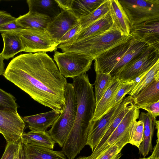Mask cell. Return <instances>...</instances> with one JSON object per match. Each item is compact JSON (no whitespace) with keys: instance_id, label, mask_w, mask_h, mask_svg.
Returning a JSON list of instances; mask_svg holds the SVG:
<instances>
[{"instance_id":"7402d4cb","label":"cell","mask_w":159,"mask_h":159,"mask_svg":"<svg viewBox=\"0 0 159 159\" xmlns=\"http://www.w3.org/2000/svg\"><path fill=\"white\" fill-rule=\"evenodd\" d=\"M123 82L118 77H113L108 87L96 106L92 121L99 119L105 114L110 102Z\"/></svg>"},{"instance_id":"7c38bea8","label":"cell","mask_w":159,"mask_h":159,"mask_svg":"<svg viewBox=\"0 0 159 159\" xmlns=\"http://www.w3.org/2000/svg\"><path fill=\"white\" fill-rule=\"evenodd\" d=\"M79 24V19L71 10H62L51 19L46 31L51 37L59 43L61 37Z\"/></svg>"},{"instance_id":"9c48e42d","label":"cell","mask_w":159,"mask_h":159,"mask_svg":"<svg viewBox=\"0 0 159 159\" xmlns=\"http://www.w3.org/2000/svg\"><path fill=\"white\" fill-rule=\"evenodd\" d=\"M159 60V50L149 47L133 58L116 75L123 81L134 80L149 70Z\"/></svg>"},{"instance_id":"60d3db41","label":"cell","mask_w":159,"mask_h":159,"mask_svg":"<svg viewBox=\"0 0 159 159\" xmlns=\"http://www.w3.org/2000/svg\"><path fill=\"white\" fill-rule=\"evenodd\" d=\"M156 142L152 154L148 157L149 159H159V137L157 138Z\"/></svg>"},{"instance_id":"ab89813d","label":"cell","mask_w":159,"mask_h":159,"mask_svg":"<svg viewBox=\"0 0 159 159\" xmlns=\"http://www.w3.org/2000/svg\"><path fill=\"white\" fill-rule=\"evenodd\" d=\"M58 6L63 10H71L74 0H55Z\"/></svg>"},{"instance_id":"f1b7e54d","label":"cell","mask_w":159,"mask_h":159,"mask_svg":"<svg viewBox=\"0 0 159 159\" xmlns=\"http://www.w3.org/2000/svg\"><path fill=\"white\" fill-rule=\"evenodd\" d=\"M159 76V60L147 72L142 79L134 86L129 93L133 97L149 84L157 76Z\"/></svg>"},{"instance_id":"74e56055","label":"cell","mask_w":159,"mask_h":159,"mask_svg":"<svg viewBox=\"0 0 159 159\" xmlns=\"http://www.w3.org/2000/svg\"><path fill=\"white\" fill-rule=\"evenodd\" d=\"M22 29H24L17 23L16 20L0 26V32L11 31H20Z\"/></svg>"},{"instance_id":"7a4b0ae2","label":"cell","mask_w":159,"mask_h":159,"mask_svg":"<svg viewBox=\"0 0 159 159\" xmlns=\"http://www.w3.org/2000/svg\"><path fill=\"white\" fill-rule=\"evenodd\" d=\"M73 79L72 84L77 98V108L73 125L62 151L68 156L75 157L86 145L96 102L93 85L89 81L88 75L85 73Z\"/></svg>"},{"instance_id":"7bdbcfd3","label":"cell","mask_w":159,"mask_h":159,"mask_svg":"<svg viewBox=\"0 0 159 159\" xmlns=\"http://www.w3.org/2000/svg\"><path fill=\"white\" fill-rule=\"evenodd\" d=\"M4 59L2 57L1 53H0V75H3L5 70L4 69Z\"/></svg>"},{"instance_id":"e0dca14e","label":"cell","mask_w":159,"mask_h":159,"mask_svg":"<svg viewBox=\"0 0 159 159\" xmlns=\"http://www.w3.org/2000/svg\"><path fill=\"white\" fill-rule=\"evenodd\" d=\"M51 18L49 16L36 12L29 11L16 18L17 23L23 28L46 31Z\"/></svg>"},{"instance_id":"ba28073f","label":"cell","mask_w":159,"mask_h":159,"mask_svg":"<svg viewBox=\"0 0 159 159\" xmlns=\"http://www.w3.org/2000/svg\"><path fill=\"white\" fill-rule=\"evenodd\" d=\"M133 102V98L128 96L109 110L99 119L91 121L89 126L86 145L92 152L106 133L110 124L119 112Z\"/></svg>"},{"instance_id":"7dc6e473","label":"cell","mask_w":159,"mask_h":159,"mask_svg":"<svg viewBox=\"0 0 159 159\" xmlns=\"http://www.w3.org/2000/svg\"></svg>"},{"instance_id":"bcb514c9","label":"cell","mask_w":159,"mask_h":159,"mask_svg":"<svg viewBox=\"0 0 159 159\" xmlns=\"http://www.w3.org/2000/svg\"><path fill=\"white\" fill-rule=\"evenodd\" d=\"M139 159H149L148 157L147 158L144 157V158H139Z\"/></svg>"},{"instance_id":"d4e9b609","label":"cell","mask_w":159,"mask_h":159,"mask_svg":"<svg viewBox=\"0 0 159 159\" xmlns=\"http://www.w3.org/2000/svg\"><path fill=\"white\" fill-rule=\"evenodd\" d=\"M21 140L24 144H29L53 149L55 142L47 131H30L22 134Z\"/></svg>"},{"instance_id":"d6986e66","label":"cell","mask_w":159,"mask_h":159,"mask_svg":"<svg viewBox=\"0 0 159 159\" xmlns=\"http://www.w3.org/2000/svg\"><path fill=\"white\" fill-rule=\"evenodd\" d=\"M108 13L115 27L124 34H130L129 20L118 0H109Z\"/></svg>"},{"instance_id":"8d00e7d4","label":"cell","mask_w":159,"mask_h":159,"mask_svg":"<svg viewBox=\"0 0 159 159\" xmlns=\"http://www.w3.org/2000/svg\"><path fill=\"white\" fill-rule=\"evenodd\" d=\"M81 30L79 24L70 29L60 39L59 41V44L66 43L75 35L78 34Z\"/></svg>"},{"instance_id":"83f0119b","label":"cell","mask_w":159,"mask_h":159,"mask_svg":"<svg viewBox=\"0 0 159 159\" xmlns=\"http://www.w3.org/2000/svg\"><path fill=\"white\" fill-rule=\"evenodd\" d=\"M109 0H105L99 7L87 16L79 19L81 30L88 27L107 14L109 11Z\"/></svg>"},{"instance_id":"484cf974","label":"cell","mask_w":159,"mask_h":159,"mask_svg":"<svg viewBox=\"0 0 159 159\" xmlns=\"http://www.w3.org/2000/svg\"><path fill=\"white\" fill-rule=\"evenodd\" d=\"M105 1V0H74L71 11L79 19L92 12Z\"/></svg>"},{"instance_id":"cb8c5ba5","label":"cell","mask_w":159,"mask_h":159,"mask_svg":"<svg viewBox=\"0 0 159 159\" xmlns=\"http://www.w3.org/2000/svg\"><path fill=\"white\" fill-rule=\"evenodd\" d=\"M29 11L36 12L47 15L51 19L58 15L62 10L55 0H28Z\"/></svg>"},{"instance_id":"8fae6325","label":"cell","mask_w":159,"mask_h":159,"mask_svg":"<svg viewBox=\"0 0 159 159\" xmlns=\"http://www.w3.org/2000/svg\"><path fill=\"white\" fill-rule=\"evenodd\" d=\"M25 127V123L17 111L0 110V133L7 143L20 141Z\"/></svg>"},{"instance_id":"4316f807","label":"cell","mask_w":159,"mask_h":159,"mask_svg":"<svg viewBox=\"0 0 159 159\" xmlns=\"http://www.w3.org/2000/svg\"><path fill=\"white\" fill-rule=\"evenodd\" d=\"M129 130L94 159H120L123 148L129 143Z\"/></svg>"},{"instance_id":"2e32d148","label":"cell","mask_w":159,"mask_h":159,"mask_svg":"<svg viewBox=\"0 0 159 159\" xmlns=\"http://www.w3.org/2000/svg\"><path fill=\"white\" fill-rule=\"evenodd\" d=\"M60 114L52 110L46 112L24 116L22 118L31 131H45L52 127Z\"/></svg>"},{"instance_id":"ee69618b","label":"cell","mask_w":159,"mask_h":159,"mask_svg":"<svg viewBox=\"0 0 159 159\" xmlns=\"http://www.w3.org/2000/svg\"><path fill=\"white\" fill-rule=\"evenodd\" d=\"M159 121L156 120L155 121V128L157 130V138L159 137Z\"/></svg>"},{"instance_id":"ffe728a7","label":"cell","mask_w":159,"mask_h":159,"mask_svg":"<svg viewBox=\"0 0 159 159\" xmlns=\"http://www.w3.org/2000/svg\"><path fill=\"white\" fill-rule=\"evenodd\" d=\"M139 120L142 121L143 123V139L139 148V153L144 157L152 152L153 147L152 138L155 128L154 119L148 113L142 112L139 114Z\"/></svg>"},{"instance_id":"4dcf8cb0","label":"cell","mask_w":159,"mask_h":159,"mask_svg":"<svg viewBox=\"0 0 159 159\" xmlns=\"http://www.w3.org/2000/svg\"><path fill=\"white\" fill-rule=\"evenodd\" d=\"M133 103L123 108L112 121L108 128L92 153L97 151L105 142L109 137L120 122L124 116L132 108Z\"/></svg>"},{"instance_id":"277c9868","label":"cell","mask_w":159,"mask_h":159,"mask_svg":"<svg viewBox=\"0 0 159 159\" xmlns=\"http://www.w3.org/2000/svg\"><path fill=\"white\" fill-rule=\"evenodd\" d=\"M134 37L125 35L114 25L98 35L70 43L59 44L62 52H72L84 54L94 59L110 49L125 43Z\"/></svg>"},{"instance_id":"4fadbf2b","label":"cell","mask_w":159,"mask_h":159,"mask_svg":"<svg viewBox=\"0 0 159 159\" xmlns=\"http://www.w3.org/2000/svg\"><path fill=\"white\" fill-rule=\"evenodd\" d=\"M139 109L134 104L105 142L97 151L92 153L89 156V159H94L121 138L129 130L131 125L139 118Z\"/></svg>"},{"instance_id":"f6af8a7d","label":"cell","mask_w":159,"mask_h":159,"mask_svg":"<svg viewBox=\"0 0 159 159\" xmlns=\"http://www.w3.org/2000/svg\"><path fill=\"white\" fill-rule=\"evenodd\" d=\"M76 159H89V156L80 157Z\"/></svg>"},{"instance_id":"8992f818","label":"cell","mask_w":159,"mask_h":159,"mask_svg":"<svg viewBox=\"0 0 159 159\" xmlns=\"http://www.w3.org/2000/svg\"><path fill=\"white\" fill-rule=\"evenodd\" d=\"M53 57L61 74L65 78L72 79L86 73L93 60L83 54L57 51H55Z\"/></svg>"},{"instance_id":"603a6c76","label":"cell","mask_w":159,"mask_h":159,"mask_svg":"<svg viewBox=\"0 0 159 159\" xmlns=\"http://www.w3.org/2000/svg\"><path fill=\"white\" fill-rule=\"evenodd\" d=\"M133 103L138 106L159 101V76L133 97Z\"/></svg>"},{"instance_id":"30bf717a","label":"cell","mask_w":159,"mask_h":159,"mask_svg":"<svg viewBox=\"0 0 159 159\" xmlns=\"http://www.w3.org/2000/svg\"><path fill=\"white\" fill-rule=\"evenodd\" d=\"M20 34L25 52H52L56 51L59 45L47 31L24 29L20 31Z\"/></svg>"},{"instance_id":"d6a6232c","label":"cell","mask_w":159,"mask_h":159,"mask_svg":"<svg viewBox=\"0 0 159 159\" xmlns=\"http://www.w3.org/2000/svg\"><path fill=\"white\" fill-rule=\"evenodd\" d=\"M136 83L134 80L124 82L110 102L105 114L116 105L122 101L125 95L128 94L130 92Z\"/></svg>"},{"instance_id":"1f68e13d","label":"cell","mask_w":159,"mask_h":159,"mask_svg":"<svg viewBox=\"0 0 159 159\" xmlns=\"http://www.w3.org/2000/svg\"><path fill=\"white\" fill-rule=\"evenodd\" d=\"M144 125L140 120L134 122L129 130V143L139 148L143 139Z\"/></svg>"},{"instance_id":"52a82bcc","label":"cell","mask_w":159,"mask_h":159,"mask_svg":"<svg viewBox=\"0 0 159 159\" xmlns=\"http://www.w3.org/2000/svg\"><path fill=\"white\" fill-rule=\"evenodd\" d=\"M130 27L141 23L159 19V0H120Z\"/></svg>"},{"instance_id":"f546056e","label":"cell","mask_w":159,"mask_h":159,"mask_svg":"<svg viewBox=\"0 0 159 159\" xmlns=\"http://www.w3.org/2000/svg\"><path fill=\"white\" fill-rule=\"evenodd\" d=\"M95 86V98L96 106L108 87L112 77L109 74L96 72Z\"/></svg>"},{"instance_id":"5b68a950","label":"cell","mask_w":159,"mask_h":159,"mask_svg":"<svg viewBox=\"0 0 159 159\" xmlns=\"http://www.w3.org/2000/svg\"><path fill=\"white\" fill-rule=\"evenodd\" d=\"M65 104L62 112L47 132L55 143L63 147L75 120L77 102L72 83H67L65 91Z\"/></svg>"},{"instance_id":"ac0fdd59","label":"cell","mask_w":159,"mask_h":159,"mask_svg":"<svg viewBox=\"0 0 159 159\" xmlns=\"http://www.w3.org/2000/svg\"><path fill=\"white\" fill-rule=\"evenodd\" d=\"M20 31L2 33L3 48L1 53L4 59L8 60L19 52L24 51V48L20 38Z\"/></svg>"},{"instance_id":"44dd1931","label":"cell","mask_w":159,"mask_h":159,"mask_svg":"<svg viewBox=\"0 0 159 159\" xmlns=\"http://www.w3.org/2000/svg\"><path fill=\"white\" fill-rule=\"evenodd\" d=\"M23 144L25 159H68L62 151L26 144Z\"/></svg>"},{"instance_id":"f35d334b","label":"cell","mask_w":159,"mask_h":159,"mask_svg":"<svg viewBox=\"0 0 159 159\" xmlns=\"http://www.w3.org/2000/svg\"><path fill=\"white\" fill-rule=\"evenodd\" d=\"M16 19L6 12L0 11V26L16 20Z\"/></svg>"},{"instance_id":"e575fe53","label":"cell","mask_w":159,"mask_h":159,"mask_svg":"<svg viewBox=\"0 0 159 159\" xmlns=\"http://www.w3.org/2000/svg\"><path fill=\"white\" fill-rule=\"evenodd\" d=\"M20 141L7 143L1 159H13L18 152Z\"/></svg>"},{"instance_id":"b9f144b4","label":"cell","mask_w":159,"mask_h":159,"mask_svg":"<svg viewBox=\"0 0 159 159\" xmlns=\"http://www.w3.org/2000/svg\"><path fill=\"white\" fill-rule=\"evenodd\" d=\"M13 159H25L23 144L21 140L18 152Z\"/></svg>"},{"instance_id":"836d02e7","label":"cell","mask_w":159,"mask_h":159,"mask_svg":"<svg viewBox=\"0 0 159 159\" xmlns=\"http://www.w3.org/2000/svg\"><path fill=\"white\" fill-rule=\"evenodd\" d=\"M15 97L0 88V110L17 111L18 107Z\"/></svg>"},{"instance_id":"9a60e30c","label":"cell","mask_w":159,"mask_h":159,"mask_svg":"<svg viewBox=\"0 0 159 159\" xmlns=\"http://www.w3.org/2000/svg\"><path fill=\"white\" fill-rule=\"evenodd\" d=\"M113 25L112 19L108 13L88 27L82 29L70 40L63 43H70L98 35L109 30Z\"/></svg>"},{"instance_id":"d590c367","label":"cell","mask_w":159,"mask_h":159,"mask_svg":"<svg viewBox=\"0 0 159 159\" xmlns=\"http://www.w3.org/2000/svg\"><path fill=\"white\" fill-rule=\"evenodd\" d=\"M139 109H142L148 111L154 119L159 115V101L152 103L143 104L137 106Z\"/></svg>"},{"instance_id":"5bb4252c","label":"cell","mask_w":159,"mask_h":159,"mask_svg":"<svg viewBox=\"0 0 159 159\" xmlns=\"http://www.w3.org/2000/svg\"><path fill=\"white\" fill-rule=\"evenodd\" d=\"M130 34L159 50V19L148 20L130 27Z\"/></svg>"},{"instance_id":"3957f363","label":"cell","mask_w":159,"mask_h":159,"mask_svg":"<svg viewBox=\"0 0 159 159\" xmlns=\"http://www.w3.org/2000/svg\"><path fill=\"white\" fill-rule=\"evenodd\" d=\"M149 47L134 37L96 57L93 60L95 72L109 74L116 76L133 58Z\"/></svg>"},{"instance_id":"6da1fadb","label":"cell","mask_w":159,"mask_h":159,"mask_svg":"<svg viewBox=\"0 0 159 159\" xmlns=\"http://www.w3.org/2000/svg\"><path fill=\"white\" fill-rule=\"evenodd\" d=\"M3 75L38 103L60 113L62 112L67 82L46 52L16 57L10 62Z\"/></svg>"}]
</instances>
